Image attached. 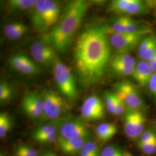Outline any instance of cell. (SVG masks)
I'll return each instance as SVG.
<instances>
[{
    "mask_svg": "<svg viewBox=\"0 0 156 156\" xmlns=\"http://www.w3.org/2000/svg\"><path fill=\"white\" fill-rule=\"evenodd\" d=\"M107 29L93 26L79 35L74 48V63L80 83L90 86L100 80L111 55Z\"/></svg>",
    "mask_w": 156,
    "mask_h": 156,
    "instance_id": "obj_1",
    "label": "cell"
},
{
    "mask_svg": "<svg viewBox=\"0 0 156 156\" xmlns=\"http://www.w3.org/2000/svg\"><path fill=\"white\" fill-rule=\"evenodd\" d=\"M89 8L84 0H74L65 8L58 22L46 35L45 42L60 52L67 51Z\"/></svg>",
    "mask_w": 156,
    "mask_h": 156,
    "instance_id": "obj_2",
    "label": "cell"
},
{
    "mask_svg": "<svg viewBox=\"0 0 156 156\" xmlns=\"http://www.w3.org/2000/svg\"><path fill=\"white\" fill-rule=\"evenodd\" d=\"M62 2L55 0H37L32 9L31 22L41 32L54 27L61 17Z\"/></svg>",
    "mask_w": 156,
    "mask_h": 156,
    "instance_id": "obj_3",
    "label": "cell"
},
{
    "mask_svg": "<svg viewBox=\"0 0 156 156\" xmlns=\"http://www.w3.org/2000/svg\"><path fill=\"white\" fill-rule=\"evenodd\" d=\"M53 67L55 82L61 93L68 100H75L78 95V90L70 68L58 57Z\"/></svg>",
    "mask_w": 156,
    "mask_h": 156,
    "instance_id": "obj_4",
    "label": "cell"
},
{
    "mask_svg": "<svg viewBox=\"0 0 156 156\" xmlns=\"http://www.w3.org/2000/svg\"><path fill=\"white\" fill-rule=\"evenodd\" d=\"M44 102L45 119L57 120L68 109L67 103L60 95L51 90H46L42 94Z\"/></svg>",
    "mask_w": 156,
    "mask_h": 156,
    "instance_id": "obj_5",
    "label": "cell"
},
{
    "mask_svg": "<svg viewBox=\"0 0 156 156\" xmlns=\"http://www.w3.org/2000/svg\"><path fill=\"white\" fill-rule=\"evenodd\" d=\"M115 87V93L123 100L127 111H139L144 105L139 91L131 83L122 82Z\"/></svg>",
    "mask_w": 156,
    "mask_h": 156,
    "instance_id": "obj_6",
    "label": "cell"
},
{
    "mask_svg": "<svg viewBox=\"0 0 156 156\" xmlns=\"http://www.w3.org/2000/svg\"><path fill=\"white\" fill-rule=\"evenodd\" d=\"M149 31L147 28H143L134 33L112 34L110 38V43L119 52L126 53L140 43Z\"/></svg>",
    "mask_w": 156,
    "mask_h": 156,
    "instance_id": "obj_7",
    "label": "cell"
},
{
    "mask_svg": "<svg viewBox=\"0 0 156 156\" xmlns=\"http://www.w3.org/2000/svg\"><path fill=\"white\" fill-rule=\"evenodd\" d=\"M30 53L35 62L46 68L53 66L57 58L55 48L41 41L34 42L30 47Z\"/></svg>",
    "mask_w": 156,
    "mask_h": 156,
    "instance_id": "obj_8",
    "label": "cell"
},
{
    "mask_svg": "<svg viewBox=\"0 0 156 156\" xmlns=\"http://www.w3.org/2000/svg\"><path fill=\"white\" fill-rule=\"evenodd\" d=\"M23 109L28 117L34 120L46 119L44 113V102L42 94L30 91L24 95Z\"/></svg>",
    "mask_w": 156,
    "mask_h": 156,
    "instance_id": "obj_9",
    "label": "cell"
},
{
    "mask_svg": "<svg viewBox=\"0 0 156 156\" xmlns=\"http://www.w3.org/2000/svg\"><path fill=\"white\" fill-rule=\"evenodd\" d=\"M81 116L86 121H98L105 117L104 104L96 95L86 98L80 108Z\"/></svg>",
    "mask_w": 156,
    "mask_h": 156,
    "instance_id": "obj_10",
    "label": "cell"
},
{
    "mask_svg": "<svg viewBox=\"0 0 156 156\" xmlns=\"http://www.w3.org/2000/svg\"><path fill=\"white\" fill-rule=\"evenodd\" d=\"M12 68L19 73L28 75H35L41 72V69L28 56L22 53L12 55L9 59Z\"/></svg>",
    "mask_w": 156,
    "mask_h": 156,
    "instance_id": "obj_11",
    "label": "cell"
},
{
    "mask_svg": "<svg viewBox=\"0 0 156 156\" xmlns=\"http://www.w3.org/2000/svg\"><path fill=\"white\" fill-rule=\"evenodd\" d=\"M89 128L83 123L77 120L62 123L59 129V136L64 139L89 138Z\"/></svg>",
    "mask_w": 156,
    "mask_h": 156,
    "instance_id": "obj_12",
    "label": "cell"
},
{
    "mask_svg": "<svg viewBox=\"0 0 156 156\" xmlns=\"http://www.w3.org/2000/svg\"><path fill=\"white\" fill-rule=\"evenodd\" d=\"M89 138H71L64 139L59 136L56 141L58 149L67 156H73L79 154L83 149L84 144Z\"/></svg>",
    "mask_w": 156,
    "mask_h": 156,
    "instance_id": "obj_13",
    "label": "cell"
},
{
    "mask_svg": "<svg viewBox=\"0 0 156 156\" xmlns=\"http://www.w3.org/2000/svg\"><path fill=\"white\" fill-rule=\"evenodd\" d=\"M153 73L148 62L142 60L136 64L132 75L135 81L140 86H145L149 84Z\"/></svg>",
    "mask_w": 156,
    "mask_h": 156,
    "instance_id": "obj_14",
    "label": "cell"
},
{
    "mask_svg": "<svg viewBox=\"0 0 156 156\" xmlns=\"http://www.w3.org/2000/svg\"><path fill=\"white\" fill-rule=\"evenodd\" d=\"M28 31L27 27L22 23L12 22L5 24L3 31L8 39L17 40L23 37Z\"/></svg>",
    "mask_w": 156,
    "mask_h": 156,
    "instance_id": "obj_15",
    "label": "cell"
},
{
    "mask_svg": "<svg viewBox=\"0 0 156 156\" xmlns=\"http://www.w3.org/2000/svg\"><path fill=\"white\" fill-rule=\"evenodd\" d=\"M117 133V127L114 123H102L99 124L95 128L96 136L102 142H105L111 140Z\"/></svg>",
    "mask_w": 156,
    "mask_h": 156,
    "instance_id": "obj_16",
    "label": "cell"
},
{
    "mask_svg": "<svg viewBox=\"0 0 156 156\" xmlns=\"http://www.w3.org/2000/svg\"><path fill=\"white\" fill-rule=\"evenodd\" d=\"M62 123L60 121H54L52 123L42 124L35 128L31 134L33 140L35 141L41 137L49 134L59 132Z\"/></svg>",
    "mask_w": 156,
    "mask_h": 156,
    "instance_id": "obj_17",
    "label": "cell"
},
{
    "mask_svg": "<svg viewBox=\"0 0 156 156\" xmlns=\"http://www.w3.org/2000/svg\"><path fill=\"white\" fill-rule=\"evenodd\" d=\"M138 111H127L124 117V133L128 138L135 140V129Z\"/></svg>",
    "mask_w": 156,
    "mask_h": 156,
    "instance_id": "obj_18",
    "label": "cell"
},
{
    "mask_svg": "<svg viewBox=\"0 0 156 156\" xmlns=\"http://www.w3.org/2000/svg\"><path fill=\"white\" fill-rule=\"evenodd\" d=\"M36 3L35 0H10L8 1L9 8L14 11H27L33 9Z\"/></svg>",
    "mask_w": 156,
    "mask_h": 156,
    "instance_id": "obj_19",
    "label": "cell"
},
{
    "mask_svg": "<svg viewBox=\"0 0 156 156\" xmlns=\"http://www.w3.org/2000/svg\"><path fill=\"white\" fill-rule=\"evenodd\" d=\"M111 64H121L129 67H135L136 64L135 60L133 56L123 52H119L113 56L111 61Z\"/></svg>",
    "mask_w": 156,
    "mask_h": 156,
    "instance_id": "obj_20",
    "label": "cell"
},
{
    "mask_svg": "<svg viewBox=\"0 0 156 156\" xmlns=\"http://www.w3.org/2000/svg\"><path fill=\"white\" fill-rule=\"evenodd\" d=\"M145 11V5L140 0H129L128 4L122 14L136 15L143 13Z\"/></svg>",
    "mask_w": 156,
    "mask_h": 156,
    "instance_id": "obj_21",
    "label": "cell"
},
{
    "mask_svg": "<svg viewBox=\"0 0 156 156\" xmlns=\"http://www.w3.org/2000/svg\"><path fill=\"white\" fill-rule=\"evenodd\" d=\"M12 125V118L7 113L0 114V137L4 138L11 130Z\"/></svg>",
    "mask_w": 156,
    "mask_h": 156,
    "instance_id": "obj_22",
    "label": "cell"
},
{
    "mask_svg": "<svg viewBox=\"0 0 156 156\" xmlns=\"http://www.w3.org/2000/svg\"><path fill=\"white\" fill-rule=\"evenodd\" d=\"M37 151L27 144L17 145L14 150L15 156H38Z\"/></svg>",
    "mask_w": 156,
    "mask_h": 156,
    "instance_id": "obj_23",
    "label": "cell"
},
{
    "mask_svg": "<svg viewBox=\"0 0 156 156\" xmlns=\"http://www.w3.org/2000/svg\"><path fill=\"white\" fill-rule=\"evenodd\" d=\"M156 45V38L153 36H148L140 42L138 48V56L140 58L143 57L145 53Z\"/></svg>",
    "mask_w": 156,
    "mask_h": 156,
    "instance_id": "obj_24",
    "label": "cell"
},
{
    "mask_svg": "<svg viewBox=\"0 0 156 156\" xmlns=\"http://www.w3.org/2000/svg\"><path fill=\"white\" fill-rule=\"evenodd\" d=\"M13 96V90L11 86L1 81L0 83V102L1 104L11 100Z\"/></svg>",
    "mask_w": 156,
    "mask_h": 156,
    "instance_id": "obj_25",
    "label": "cell"
},
{
    "mask_svg": "<svg viewBox=\"0 0 156 156\" xmlns=\"http://www.w3.org/2000/svg\"><path fill=\"white\" fill-rule=\"evenodd\" d=\"M126 153L118 146L109 145L101 151V156H126Z\"/></svg>",
    "mask_w": 156,
    "mask_h": 156,
    "instance_id": "obj_26",
    "label": "cell"
},
{
    "mask_svg": "<svg viewBox=\"0 0 156 156\" xmlns=\"http://www.w3.org/2000/svg\"><path fill=\"white\" fill-rule=\"evenodd\" d=\"M111 67L113 71L116 74L121 76H127L133 74L135 66L129 67L121 64H111Z\"/></svg>",
    "mask_w": 156,
    "mask_h": 156,
    "instance_id": "obj_27",
    "label": "cell"
},
{
    "mask_svg": "<svg viewBox=\"0 0 156 156\" xmlns=\"http://www.w3.org/2000/svg\"><path fill=\"white\" fill-rule=\"evenodd\" d=\"M145 122L146 118L144 115L142 113V112L138 111L136 114V120L135 129V139L140 137V136L144 133Z\"/></svg>",
    "mask_w": 156,
    "mask_h": 156,
    "instance_id": "obj_28",
    "label": "cell"
},
{
    "mask_svg": "<svg viewBox=\"0 0 156 156\" xmlns=\"http://www.w3.org/2000/svg\"><path fill=\"white\" fill-rule=\"evenodd\" d=\"M126 20L127 16H122L115 21L111 26L112 34L126 33Z\"/></svg>",
    "mask_w": 156,
    "mask_h": 156,
    "instance_id": "obj_29",
    "label": "cell"
},
{
    "mask_svg": "<svg viewBox=\"0 0 156 156\" xmlns=\"http://www.w3.org/2000/svg\"><path fill=\"white\" fill-rule=\"evenodd\" d=\"M105 100L106 103V108L108 112L115 115V106L116 101V94L107 91L105 93Z\"/></svg>",
    "mask_w": 156,
    "mask_h": 156,
    "instance_id": "obj_30",
    "label": "cell"
},
{
    "mask_svg": "<svg viewBox=\"0 0 156 156\" xmlns=\"http://www.w3.org/2000/svg\"><path fill=\"white\" fill-rule=\"evenodd\" d=\"M138 147L145 154H152L156 152V141L149 142H138Z\"/></svg>",
    "mask_w": 156,
    "mask_h": 156,
    "instance_id": "obj_31",
    "label": "cell"
},
{
    "mask_svg": "<svg viewBox=\"0 0 156 156\" xmlns=\"http://www.w3.org/2000/svg\"><path fill=\"white\" fill-rule=\"evenodd\" d=\"M83 148L93 154L95 156H101V151L99 146L94 141L89 140L84 145Z\"/></svg>",
    "mask_w": 156,
    "mask_h": 156,
    "instance_id": "obj_32",
    "label": "cell"
},
{
    "mask_svg": "<svg viewBox=\"0 0 156 156\" xmlns=\"http://www.w3.org/2000/svg\"><path fill=\"white\" fill-rule=\"evenodd\" d=\"M144 28H140L137 23L131 18L127 16L126 20V33H134Z\"/></svg>",
    "mask_w": 156,
    "mask_h": 156,
    "instance_id": "obj_33",
    "label": "cell"
},
{
    "mask_svg": "<svg viewBox=\"0 0 156 156\" xmlns=\"http://www.w3.org/2000/svg\"><path fill=\"white\" fill-rule=\"evenodd\" d=\"M156 141V135L152 130H146L140 136V142H149Z\"/></svg>",
    "mask_w": 156,
    "mask_h": 156,
    "instance_id": "obj_34",
    "label": "cell"
},
{
    "mask_svg": "<svg viewBox=\"0 0 156 156\" xmlns=\"http://www.w3.org/2000/svg\"><path fill=\"white\" fill-rule=\"evenodd\" d=\"M126 108L123 100L116 94V106H115V115L120 116L124 112Z\"/></svg>",
    "mask_w": 156,
    "mask_h": 156,
    "instance_id": "obj_35",
    "label": "cell"
},
{
    "mask_svg": "<svg viewBox=\"0 0 156 156\" xmlns=\"http://www.w3.org/2000/svg\"><path fill=\"white\" fill-rule=\"evenodd\" d=\"M148 86L151 94L156 98V73H154L148 84Z\"/></svg>",
    "mask_w": 156,
    "mask_h": 156,
    "instance_id": "obj_36",
    "label": "cell"
},
{
    "mask_svg": "<svg viewBox=\"0 0 156 156\" xmlns=\"http://www.w3.org/2000/svg\"><path fill=\"white\" fill-rule=\"evenodd\" d=\"M148 62L151 65L153 73H156V55Z\"/></svg>",
    "mask_w": 156,
    "mask_h": 156,
    "instance_id": "obj_37",
    "label": "cell"
},
{
    "mask_svg": "<svg viewBox=\"0 0 156 156\" xmlns=\"http://www.w3.org/2000/svg\"><path fill=\"white\" fill-rule=\"evenodd\" d=\"M38 156H58L56 153L50 151H44L39 153Z\"/></svg>",
    "mask_w": 156,
    "mask_h": 156,
    "instance_id": "obj_38",
    "label": "cell"
},
{
    "mask_svg": "<svg viewBox=\"0 0 156 156\" xmlns=\"http://www.w3.org/2000/svg\"><path fill=\"white\" fill-rule=\"evenodd\" d=\"M79 156H95L93 154L90 153L89 151L84 149L83 147V149L80 151L79 154H78Z\"/></svg>",
    "mask_w": 156,
    "mask_h": 156,
    "instance_id": "obj_39",
    "label": "cell"
},
{
    "mask_svg": "<svg viewBox=\"0 0 156 156\" xmlns=\"http://www.w3.org/2000/svg\"><path fill=\"white\" fill-rule=\"evenodd\" d=\"M126 156H134L133 155H132V154H129V153H126Z\"/></svg>",
    "mask_w": 156,
    "mask_h": 156,
    "instance_id": "obj_40",
    "label": "cell"
},
{
    "mask_svg": "<svg viewBox=\"0 0 156 156\" xmlns=\"http://www.w3.org/2000/svg\"><path fill=\"white\" fill-rule=\"evenodd\" d=\"M0 156H6V155H5L3 153H1V154H0Z\"/></svg>",
    "mask_w": 156,
    "mask_h": 156,
    "instance_id": "obj_41",
    "label": "cell"
},
{
    "mask_svg": "<svg viewBox=\"0 0 156 156\" xmlns=\"http://www.w3.org/2000/svg\"></svg>",
    "mask_w": 156,
    "mask_h": 156,
    "instance_id": "obj_42",
    "label": "cell"
}]
</instances>
